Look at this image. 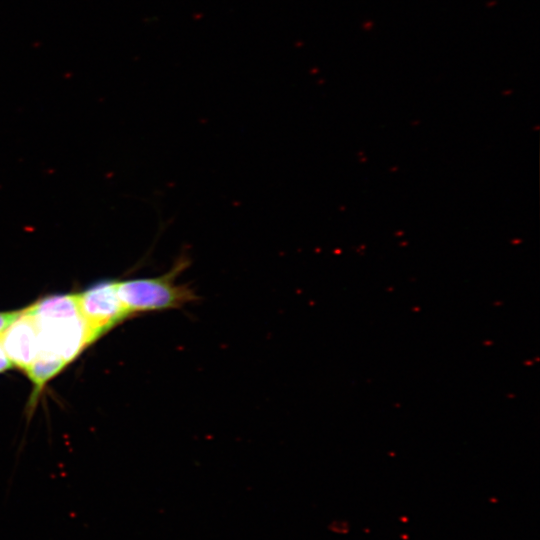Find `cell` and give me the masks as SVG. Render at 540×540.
I'll return each instance as SVG.
<instances>
[{
  "label": "cell",
  "mask_w": 540,
  "mask_h": 540,
  "mask_svg": "<svg viewBox=\"0 0 540 540\" xmlns=\"http://www.w3.org/2000/svg\"><path fill=\"white\" fill-rule=\"evenodd\" d=\"M20 311L0 313V333L19 315Z\"/></svg>",
  "instance_id": "obj_6"
},
{
  "label": "cell",
  "mask_w": 540,
  "mask_h": 540,
  "mask_svg": "<svg viewBox=\"0 0 540 540\" xmlns=\"http://www.w3.org/2000/svg\"><path fill=\"white\" fill-rule=\"evenodd\" d=\"M12 366L10 360L8 359V357L6 356L3 348H2V345L0 343V373L9 369L10 367Z\"/></svg>",
  "instance_id": "obj_7"
},
{
  "label": "cell",
  "mask_w": 540,
  "mask_h": 540,
  "mask_svg": "<svg viewBox=\"0 0 540 540\" xmlns=\"http://www.w3.org/2000/svg\"><path fill=\"white\" fill-rule=\"evenodd\" d=\"M24 312L35 323L40 351L56 355L66 364L95 340L80 314L76 295L47 296Z\"/></svg>",
  "instance_id": "obj_1"
},
{
  "label": "cell",
  "mask_w": 540,
  "mask_h": 540,
  "mask_svg": "<svg viewBox=\"0 0 540 540\" xmlns=\"http://www.w3.org/2000/svg\"><path fill=\"white\" fill-rule=\"evenodd\" d=\"M66 363L58 356L48 352L39 351L36 358L25 369L30 380L40 389L53 376H55Z\"/></svg>",
  "instance_id": "obj_5"
},
{
  "label": "cell",
  "mask_w": 540,
  "mask_h": 540,
  "mask_svg": "<svg viewBox=\"0 0 540 540\" xmlns=\"http://www.w3.org/2000/svg\"><path fill=\"white\" fill-rule=\"evenodd\" d=\"M76 295L80 314L94 339L130 316L119 299L116 281L98 282Z\"/></svg>",
  "instance_id": "obj_3"
},
{
  "label": "cell",
  "mask_w": 540,
  "mask_h": 540,
  "mask_svg": "<svg viewBox=\"0 0 540 540\" xmlns=\"http://www.w3.org/2000/svg\"><path fill=\"white\" fill-rule=\"evenodd\" d=\"M0 343L11 364L25 370L40 351L33 319L21 310L18 317L0 333Z\"/></svg>",
  "instance_id": "obj_4"
},
{
  "label": "cell",
  "mask_w": 540,
  "mask_h": 540,
  "mask_svg": "<svg viewBox=\"0 0 540 540\" xmlns=\"http://www.w3.org/2000/svg\"><path fill=\"white\" fill-rule=\"evenodd\" d=\"M187 266L188 260L180 258L163 275L117 282L119 299L129 315L177 309L195 301L197 296L192 288L176 283Z\"/></svg>",
  "instance_id": "obj_2"
}]
</instances>
